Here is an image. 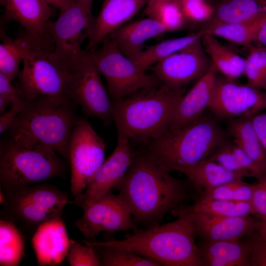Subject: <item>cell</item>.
<instances>
[{
  "instance_id": "6da1fadb",
  "label": "cell",
  "mask_w": 266,
  "mask_h": 266,
  "mask_svg": "<svg viewBox=\"0 0 266 266\" xmlns=\"http://www.w3.org/2000/svg\"><path fill=\"white\" fill-rule=\"evenodd\" d=\"M170 173L142 151L133 154L126 175L115 188L136 224L158 225L168 211L188 199L186 182Z\"/></svg>"
},
{
  "instance_id": "7a4b0ae2",
  "label": "cell",
  "mask_w": 266,
  "mask_h": 266,
  "mask_svg": "<svg viewBox=\"0 0 266 266\" xmlns=\"http://www.w3.org/2000/svg\"><path fill=\"white\" fill-rule=\"evenodd\" d=\"M173 222L136 230L122 240L84 241L87 245L111 246L133 251L165 266H204L200 257L191 214L181 205L171 211Z\"/></svg>"
},
{
  "instance_id": "3957f363",
  "label": "cell",
  "mask_w": 266,
  "mask_h": 266,
  "mask_svg": "<svg viewBox=\"0 0 266 266\" xmlns=\"http://www.w3.org/2000/svg\"><path fill=\"white\" fill-rule=\"evenodd\" d=\"M207 109L196 120L144 145L140 150L169 172L192 166L208 159L231 137Z\"/></svg>"
},
{
  "instance_id": "277c9868",
  "label": "cell",
  "mask_w": 266,
  "mask_h": 266,
  "mask_svg": "<svg viewBox=\"0 0 266 266\" xmlns=\"http://www.w3.org/2000/svg\"><path fill=\"white\" fill-rule=\"evenodd\" d=\"M78 105L68 96H41L26 100L7 137L53 149L68 160L69 142L78 117Z\"/></svg>"
},
{
  "instance_id": "5b68a950",
  "label": "cell",
  "mask_w": 266,
  "mask_h": 266,
  "mask_svg": "<svg viewBox=\"0 0 266 266\" xmlns=\"http://www.w3.org/2000/svg\"><path fill=\"white\" fill-rule=\"evenodd\" d=\"M184 93V88L174 89L162 84L112 101L117 133L143 144L162 136L169 129Z\"/></svg>"
},
{
  "instance_id": "8992f818",
  "label": "cell",
  "mask_w": 266,
  "mask_h": 266,
  "mask_svg": "<svg viewBox=\"0 0 266 266\" xmlns=\"http://www.w3.org/2000/svg\"><path fill=\"white\" fill-rule=\"evenodd\" d=\"M53 149L7 136L0 145V187L9 191L56 177H65L66 165Z\"/></svg>"
},
{
  "instance_id": "52a82bcc",
  "label": "cell",
  "mask_w": 266,
  "mask_h": 266,
  "mask_svg": "<svg viewBox=\"0 0 266 266\" xmlns=\"http://www.w3.org/2000/svg\"><path fill=\"white\" fill-rule=\"evenodd\" d=\"M2 192L1 219L17 222L30 233H34L40 225L47 221L62 217L64 207L70 203L66 192L48 184L24 186Z\"/></svg>"
},
{
  "instance_id": "ba28073f",
  "label": "cell",
  "mask_w": 266,
  "mask_h": 266,
  "mask_svg": "<svg viewBox=\"0 0 266 266\" xmlns=\"http://www.w3.org/2000/svg\"><path fill=\"white\" fill-rule=\"evenodd\" d=\"M101 44L99 49L85 50V52L105 79L111 101L123 99L140 89L162 84L155 75L139 69L108 36Z\"/></svg>"
},
{
  "instance_id": "9c48e42d",
  "label": "cell",
  "mask_w": 266,
  "mask_h": 266,
  "mask_svg": "<svg viewBox=\"0 0 266 266\" xmlns=\"http://www.w3.org/2000/svg\"><path fill=\"white\" fill-rule=\"evenodd\" d=\"M93 0H76L61 11L55 21L47 24L54 52L63 66L69 72L83 57L82 44L88 38L95 18L92 11Z\"/></svg>"
},
{
  "instance_id": "30bf717a",
  "label": "cell",
  "mask_w": 266,
  "mask_h": 266,
  "mask_svg": "<svg viewBox=\"0 0 266 266\" xmlns=\"http://www.w3.org/2000/svg\"><path fill=\"white\" fill-rule=\"evenodd\" d=\"M23 64L15 86L24 100L68 96L69 73L54 51L35 48L25 57Z\"/></svg>"
},
{
  "instance_id": "8fae6325",
  "label": "cell",
  "mask_w": 266,
  "mask_h": 266,
  "mask_svg": "<svg viewBox=\"0 0 266 266\" xmlns=\"http://www.w3.org/2000/svg\"><path fill=\"white\" fill-rule=\"evenodd\" d=\"M106 144L87 120L78 118L69 142L71 195L78 199L104 161Z\"/></svg>"
},
{
  "instance_id": "7c38bea8",
  "label": "cell",
  "mask_w": 266,
  "mask_h": 266,
  "mask_svg": "<svg viewBox=\"0 0 266 266\" xmlns=\"http://www.w3.org/2000/svg\"><path fill=\"white\" fill-rule=\"evenodd\" d=\"M69 73L68 95L87 115L100 119L105 127L113 122V104L100 73L85 54Z\"/></svg>"
},
{
  "instance_id": "4fadbf2b",
  "label": "cell",
  "mask_w": 266,
  "mask_h": 266,
  "mask_svg": "<svg viewBox=\"0 0 266 266\" xmlns=\"http://www.w3.org/2000/svg\"><path fill=\"white\" fill-rule=\"evenodd\" d=\"M83 211L75 225L86 239L102 232H114L136 229V224L128 206L118 194L109 191L96 201L76 204Z\"/></svg>"
},
{
  "instance_id": "5bb4252c",
  "label": "cell",
  "mask_w": 266,
  "mask_h": 266,
  "mask_svg": "<svg viewBox=\"0 0 266 266\" xmlns=\"http://www.w3.org/2000/svg\"><path fill=\"white\" fill-rule=\"evenodd\" d=\"M208 109L220 121L252 117L266 110V91L217 77Z\"/></svg>"
},
{
  "instance_id": "9a60e30c",
  "label": "cell",
  "mask_w": 266,
  "mask_h": 266,
  "mask_svg": "<svg viewBox=\"0 0 266 266\" xmlns=\"http://www.w3.org/2000/svg\"><path fill=\"white\" fill-rule=\"evenodd\" d=\"M201 38L155 64L153 74L162 84L179 89L207 71L211 62L204 50Z\"/></svg>"
},
{
  "instance_id": "2e32d148",
  "label": "cell",
  "mask_w": 266,
  "mask_h": 266,
  "mask_svg": "<svg viewBox=\"0 0 266 266\" xmlns=\"http://www.w3.org/2000/svg\"><path fill=\"white\" fill-rule=\"evenodd\" d=\"M129 141L126 135L117 133L114 150L91 178L81 195L70 203L93 202L118 185L126 175L133 158Z\"/></svg>"
},
{
  "instance_id": "e0dca14e",
  "label": "cell",
  "mask_w": 266,
  "mask_h": 266,
  "mask_svg": "<svg viewBox=\"0 0 266 266\" xmlns=\"http://www.w3.org/2000/svg\"><path fill=\"white\" fill-rule=\"evenodd\" d=\"M4 7L2 23H19L36 47L54 51L55 46L47 29L52 8L44 0H0Z\"/></svg>"
},
{
  "instance_id": "ac0fdd59",
  "label": "cell",
  "mask_w": 266,
  "mask_h": 266,
  "mask_svg": "<svg viewBox=\"0 0 266 266\" xmlns=\"http://www.w3.org/2000/svg\"><path fill=\"white\" fill-rule=\"evenodd\" d=\"M183 204V207L191 214L196 236L200 240L241 239L256 233L261 222L253 215L226 217L192 212L187 210Z\"/></svg>"
},
{
  "instance_id": "d6986e66",
  "label": "cell",
  "mask_w": 266,
  "mask_h": 266,
  "mask_svg": "<svg viewBox=\"0 0 266 266\" xmlns=\"http://www.w3.org/2000/svg\"><path fill=\"white\" fill-rule=\"evenodd\" d=\"M148 0H103L89 33L87 50H94L103 40L135 15Z\"/></svg>"
},
{
  "instance_id": "ffe728a7",
  "label": "cell",
  "mask_w": 266,
  "mask_h": 266,
  "mask_svg": "<svg viewBox=\"0 0 266 266\" xmlns=\"http://www.w3.org/2000/svg\"><path fill=\"white\" fill-rule=\"evenodd\" d=\"M217 70L211 62L207 71L184 94L176 108L170 130L185 127L208 109L214 93Z\"/></svg>"
},
{
  "instance_id": "44dd1931",
  "label": "cell",
  "mask_w": 266,
  "mask_h": 266,
  "mask_svg": "<svg viewBox=\"0 0 266 266\" xmlns=\"http://www.w3.org/2000/svg\"><path fill=\"white\" fill-rule=\"evenodd\" d=\"M69 240L62 217L40 225L32 238L38 265L55 266L61 264L67 256Z\"/></svg>"
},
{
  "instance_id": "7402d4cb",
  "label": "cell",
  "mask_w": 266,
  "mask_h": 266,
  "mask_svg": "<svg viewBox=\"0 0 266 266\" xmlns=\"http://www.w3.org/2000/svg\"><path fill=\"white\" fill-rule=\"evenodd\" d=\"M167 32L157 21L148 17L125 24L107 36L126 57L133 61L147 40Z\"/></svg>"
},
{
  "instance_id": "603a6c76",
  "label": "cell",
  "mask_w": 266,
  "mask_h": 266,
  "mask_svg": "<svg viewBox=\"0 0 266 266\" xmlns=\"http://www.w3.org/2000/svg\"><path fill=\"white\" fill-rule=\"evenodd\" d=\"M197 246L204 266H251L247 239L201 240Z\"/></svg>"
},
{
  "instance_id": "cb8c5ba5",
  "label": "cell",
  "mask_w": 266,
  "mask_h": 266,
  "mask_svg": "<svg viewBox=\"0 0 266 266\" xmlns=\"http://www.w3.org/2000/svg\"><path fill=\"white\" fill-rule=\"evenodd\" d=\"M266 16V0H219L211 18L201 29L222 23H236Z\"/></svg>"
},
{
  "instance_id": "d4e9b609",
  "label": "cell",
  "mask_w": 266,
  "mask_h": 266,
  "mask_svg": "<svg viewBox=\"0 0 266 266\" xmlns=\"http://www.w3.org/2000/svg\"><path fill=\"white\" fill-rule=\"evenodd\" d=\"M0 72L12 81L20 75L21 62L32 50L38 47L26 32L12 38L0 28Z\"/></svg>"
},
{
  "instance_id": "484cf974",
  "label": "cell",
  "mask_w": 266,
  "mask_h": 266,
  "mask_svg": "<svg viewBox=\"0 0 266 266\" xmlns=\"http://www.w3.org/2000/svg\"><path fill=\"white\" fill-rule=\"evenodd\" d=\"M178 171L187 176L199 194L243 177L241 174L228 170L209 159L202 160L190 167L181 169Z\"/></svg>"
},
{
  "instance_id": "4316f807",
  "label": "cell",
  "mask_w": 266,
  "mask_h": 266,
  "mask_svg": "<svg viewBox=\"0 0 266 266\" xmlns=\"http://www.w3.org/2000/svg\"><path fill=\"white\" fill-rule=\"evenodd\" d=\"M252 117H240L226 120V130L235 145L266 168V153L254 128Z\"/></svg>"
},
{
  "instance_id": "83f0119b",
  "label": "cell",
  "mask_w": 266,
  "mask_h": 266,
  "mask_svg": "<svg viewBox=\"0 0 266 266\" xmlns=\"http://www.w3.org/2000/svg\"><path fill=\"white\" fill-rule=\"evenodd\" d=\"M201 41L211 62L226 78L234 80L244 74L245 59L221 44L212 35L203 34Z\"/></svg>"
},
{
  "instance_id": "f1b7e54d",
  "label": "cell",
  "mask_w": 266,
  "mask_h": 266,
  "mask_svg": "<svg viewBox=\"0 0 266 266\" xmlns=\"http://www.w3.org/2000/svg\"><path fill=\"white\" fill-rule=\"evenodd\" d=\"M203 35L202 32L200 30L187 36L145 46L143 50L133 61L139 69L146 72L159 61L184 49L202 37Z\"/></svg>"
},
{
  "instance_id": "f546056e",
  "label": "cell",
  "mask_w": 266,
  "mask_h": 266,
  "mask_svg": "<svg viewBox=\"0 0 266 266\" xmlns=\"http://www.w3.org/2000/svg\"><path fill=\"white\" fill-rule=\"evenodd\" d=\"M25 236L15 223L1 219L0 221V265L17 266L25 253Z\"/></svg>"
},
{
  "instance_id": "4dcf8cb0",
  "label": "cell",
  "mask_w": 266,
  "mask_h": 266,
  "mask_svg": "<svg viewBox=\"0 0 266 266\" xmlns=\"http://www.w3.org/2000/svg\"><path fill=\"white\" fill-rule=\"evenodd\" d=\"M189 211L226 217L256 216L252 201L203 200L197 198L192 205H184Z\"/></svg>"
},
{
  "instance_id": "1f68e13d",
  "label": "cell",
  "mask_w": 266,
  "mask_h": 266,
  "mask_svg": "<svg viewBox=\"0 0 266 266\" xmlns=\"http://www.w3.org/2000/svg\"><path fill=\"white\" fill-rule=\"evenodd\" d=\"M144 12L167 32L181 30L187 21L177 0H148Z\"/></svg>"
},
{
  "instance_id": "d6a6232c",
  "label": "cell",
  "mask_w": 266,
  "mask_h": 266,
  "mask_svg": "<svg viewBox=\"0 0 266 266\" xmlns=\"http://www.w3.org/2000/svg\"><path fill=\"white\" fill-rule=\"evenodd\" d=\"M266 19V16L248 21L222 23L200 30L203 34H209L221 37L249 48L255 34Z\"/></svg>"
},
{
  "instance_id": "836d02e7",
  "label": "cell",
  "mask_w": 266,
  "mask_h": 266,
  "mask_svg": "<svg viewBox=\"0 0 266 266\" xmlns=\"http://www.w3.org/2000/svg\"><path fill=\"white\" fill-rule=\"evenodd\" d=\"M101 266H159L158 263L125 248L111 246H95Z\"/></svg>"
},
{
  "instance_id": "e575fe53",
  "label": "cell",
  "mask_w": 266,
  "mask_h": 266,
  "mask_svg": "<svg viewBox=\"0 0 266 266\" xmlns=\"http://www.w3.org/2000/svg\"><path fill=\"white\" fill-rule=\"evenodd\" d=\"M255 183L244 182L239 178L199 194L203 200H224L252 201Z\"/></svg>"
},
{
  "instance_id": "d590c367",
  "label": "cell",
  "mask_w": 266,
  "mask_h": 266,
  "mask_svg": "<svg viewBox=\"0 0 266 266\" xmlns=\"http://www.w3.org/2000/svg\"><path fill=\"white\" fill-rule=\"evenodd\" d=\"M249 49L244 71L247 84L261 90L266 79V48L251 46Z\"/></svg>"
},
{
  "instance_id": "8d00e7d4",
  "label": "cell",
  "mask_w": 266,
  "mask_h": 266,
  "mask_svg": "<svg viewBox=\"0 0 266 266\" xmlns=\"http://www.w3.org/2000/svg\"><path fill=\"white\" fill-rule=\"evenodd\" d=\"M66 260L71 266H101L99 255L94 247L83 246L72 239L69 240Z\"/></svg>"
},
{
  "instance_id": "74e56055",
  "label": "cell",
  "mask_w": 266,
  "mask_h": 266,
  "mask_svg": "<svg viewBox=\"0 0 266 266\" xmlns=\"http://www.w3.org/2000/svg\"><path fill=\"white\" fill-rule=\"evenodd\" d=\"M232 142L228 140L219 146L208 159L214 161L232 172L238 173L243 177H251L249 172L243 168L235 157Z\"/></svg>"
},
{
  "instance_id": "f35d334b",
  "label": "cell",
  "mask_w": 266,
  "mask_h": 266,
  "mask_svg": "<svg viewBox=\"0 0 266 266\" xmlns=\"http://www.w3.org/2000/svg\"><path fill=\"white\" fill-rule=\"evenodd\" d=\"M188 20L207 22L211 17L214 7L204 0H177Z\"/></svg>"
},
{
  "instance_id": "ab89813d",
  "label": "cell",
  "mask_w": 266,
  "mask_h": 266,
  "mask_svg": "<svg viewBox=\"0 0 266 266\" xmlns=\"http://www.w3.org/2000/svg\"><path fill=\"white\" fill-rule=\"evenodd\" d=\"M232 149L241 166L247 170L257 180L266 175V168L259 165L250 158L242 149L232 143Z\"/></svg>"
},
{
  "instance_id": "60d3db41",
  "label": "cell",
  "mask_w": 266,
  "mask_h": 266,
  "mask_svg": "<svg viewBox=\"0 0 266 266\" xmlns=\"http://www.w3.org/2000/svg\"><path fill=\"white\" fill-rule=\"evenodd\" d=\"M252 202L256 210V216L260 220L266 218V175L255 183Z\"/></svg>"
},
{
  "instance_id": "b9f144b4",
  "label": "cell",
  "mask_w": 266,
  "mask_h": 266,
  "mask_svg": "<svg viewBox=\"0 0 266 266\" xmlns=\"http://www.w3.org/2000/svg\"><path fill=\"white\" fill-rule=\"evenodd\" d=\"M251 248V266H266V240L255 233L247 239Z\"/></svg>"
},
{
  "instance_id": "7bdbcfd3",
  "label": "cell",
  "mask_w": 266,
  "mask_h": 266,
  "mask_svg": "<svg viewBox=\"0 0 266 266\" xmlns=\"http://www.w3.org/2000/svg\"><path fill=\"white\" fill-rule=\"evenodd\" d=\"M25 100L13 102L10 108L1 114L0 117V134L10 129L18 115L22 111L24 106Z\"/></svg>"
},
{
  "instance_id": "ee69618b",
  "label": "cell",
  "mask_w": 266,
  "mask_h": 266,
  "mask_svg": "<svg viewBox=\"0 0 266 266\" xmlns=\"http://www.w3.org/2000/svg\"><path fill=\"white\" fill-rule=\"evenodd\" d=\"M0 97L7 100L12 104L23 100L16 86L12 84V81L1 72Z\"/></svg>"
},
{
  "instance_id": "f6af8a7d",
  "label": "cell",
  "mask_w": 266,
  "mask_h": 266,
  "mask_svg": "<svg viewBox=\"0 0 266 266\" xmlns=\"http://www.w3.org/2000/svg\"><path fill=\"white\" fill-rule=\"evenodd\" d=\"M255 130L266 153V110L252 117Z\"/></svg>"
},
{
  "instance_id": "bcb514c9",
  "label": "cell",
  "mask_w": 266,
  "mask_h": 266,
  "mask_svg": "<svg viewBox=\"0 0 266 266\" xmlns=\"http://www.w3.org/2000/svg\"><path fill=\"white\" fill-rule=\"evenodd\" d=\"M251 46L266 48V19L255 34L250 47Z\"/></svg>"
},
{
  "instance_id": "7dc6e473",
  "label": "cell",
  "mask_w": 266,
  "mask_h": 266,
  "mask_svg": "<svg viewBox=\"0 0 266 266\" xmlns=\"http://www.w3.org/2000/svg\"><path fill=\"white\" fill-rule=\"evenodd\" d=\"M48 4L55 8L64 10L68 8L75 0H44Z\"/></svg>"
},
{
  "instance_id": "c3c4849f",
  "label": "cell",
  "mask_w": 266,
  "mask_h": 266,
  "mask_svg": "<svg viewBox=\"0 0 266 266\" xmlns=\"http://www.w3.org/2000/svg\"><path fill=\"white\" fill-rule=\"evenodd\" d=\"M256 233L260 238L266 240V218L264 220H261L259 228Z\"/></svg>"
},
{
  "instance_id": "681fc988",
  "label": "cell",
  "mask_w": 266,
  "mask_h": 266,
  "mask_svg": "<svg viewBox=\"0 0 266 266\" xmlns=\"http://www.w3.org/2000/svg\"><path fill=\"white\" fill-rule=\"evenodd\" d=\"M12 103L7 100L0 97V114H2L5 111L6 107Z\"/></svg>"
},
{
  "instance_id": "f907efd6",
  "label": "cell",
  "mask_w": 266,
  "mask_h": 266,
  "mask_svg": "<svg viewBox=\"0 0 266 266\" xmlns=\"http://www.w3.org/2000/svg\"><path fill=\"white\" fill-rule=\"evenodd\" d=\"M262 89H264L265 91H266V79L265 81V82L263 84Z\"/></svg>"
},
{
  "instance_id": "816d5d0a",
  "label": "cell",
  "mask_w": 266,
  "mask_h": 266,
  "mask_svg": "<svg viewBox=\"0 0 266 266\" xmlns=\"http://www.w3.org/2000/svg\"></svg>"
}]
</instances>
